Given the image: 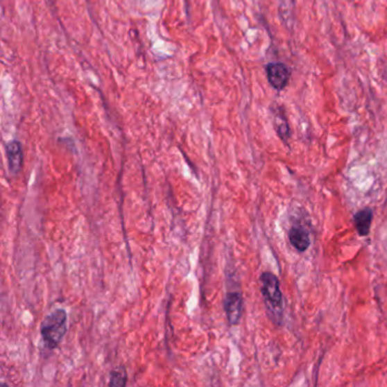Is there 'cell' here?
Masks as SVG:
<instances>
[{"mask_svg": "<svg viewBox=\"0 0 387 387\" xmlns=\"http://www.w3.org/2000/svg\"><path fill=\"white\" fill-rule=\"evenodd\" d=\"M260 292L265 302L269 318L276 325H282L284 319V302L281 284L276 275L270 272L260 275Z\"/></svg>", "mask_w": 387, "mask_h": 387, "instance_id": "6da1fadb", "label": "cell"}, {"mask_svg": "<svg viewBox=\"0 0 387 387\" xmlns=\"http://www.w3.org/2000/svg\"><path fill=\"white\" fill-rule=\"evenodd\" d=\"M67 332V313L64 309L50 312L41 322L40 334L44 345L49 350L60 345Z\"/></svg>", "mask_w": 387, "mask_h": 387, "instance_id": "7a4b0ae2", "label": "cell"}, {"mask_svg": "<svg viewBox=\"0 0 387 387\" xmlns=\"http://www.w3.org/2000/svg\"><path fill=\"white\" fill-rule=\"evenodd\" d=\"M266 74L275 90H284L290 82L291 69L284 62H269L266 66Z\"/></svg>", "mask_w": 387, "mask_h": 387, "instance_id": "3957f363", "label": "cell"}, {"mask_svg": "<svg viewBox=\"0 0 387 387\" xmlns=\"http://www.w3.org/2000/svg\"><path fill=\"white\" fill-rule=\"evenodd\" d=\"M224 310L226 318L232 326L240 322L243 313V297L239 291H231L224 300Z\"/></svg>", "mask_w": 387, "mask_h": 387, "instance_id": "277c9868", "label": "cell"}, {"mask_svg": "<svg viewBox=\"0 0 387 387\" xmlns=\"http://www.w3.org/2000/svg\"><path fill=\"white\" fill-rule=\"evenodd\" d=\"M6 155L10 174H19L23 164V150L21 142L17 140L8 142L6 146Z\"/></svg>", "mask_w": 387, "mask_h": 387, "instance_id": "5b68a950", "label": "cell"}, {"mask_svg": "<svg viewBox=\"0 0 387 387\" xmlns=\"http://www.w3.org/2000/svg\"><path fill=\"white\" fill-rule=\"evenodd\" d=\"M289 240L299 252H304L309 249L310 244H311L309 233L306 228L302 226H295V225L292 226L289 231Z\"/></svg>", "mask_w": 387, "mask_h": 387, "instance_id": "8992f818", "label": "cell"}, {"mask_svg": "<svg viewBox=\"0 0 387 387\" xmlns=\"http://www.w3.org/2000/svg\"><path fill=\"white\" fill-rule=\"evenodd\" d=\"M273 114H274V126L276 133H277L280 139L286 144L291 137V128L284 108L282 106H277L273 110Z\"/></svg>", "mask_w": 387, "mask_h": 387, "instance_id": "52a82bcc", "label": "cell"}, {"mask_svg": "<svg viewBox=\"0 0 387 387\" xmlns=\"http://www.w3.org/2000/svg\"><path fill=\"white\" fill-rule=\"evenodd\" d=\"M372 215H374V212H372V208H363L356 212V215L353 217V222H354L356 232L360 237H368L370 233Z\"/></svg>", "mask_w": 387, "mask_h": 387, "instance_id": "ba28073f", "label": "cell"}, {"mask_svg": "<svg viewBox=\"0 0 387 387\" xmlns=\"http://www.w3.org/2000/svg\"><path fill=\"white\" fill-rule=\"evenodd\" d=\"M128 381V374L124 368H117L110 372V386H125Z\"/></svg>", "mask_w": 387, "mask_h": 387, "instance_id": "9c48e42d", "label": "cell"}]
</instances>
